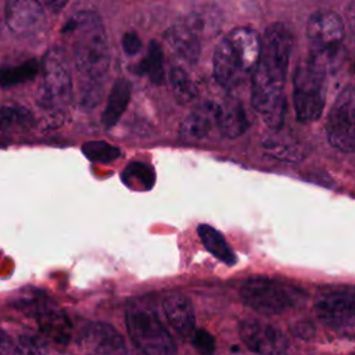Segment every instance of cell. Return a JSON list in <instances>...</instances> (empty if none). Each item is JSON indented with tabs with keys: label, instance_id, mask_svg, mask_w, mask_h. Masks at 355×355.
Here are the masks:
<instances>
[{
	"label": "cell",
	"instance_id": "cb8c5ba5",
	"mask_svg": "<svg viewBox=\"0 0 355 355\" xmlns=\"http://www.w3.org/2000/svg\"><path fill=\"white\" fill-rule=\"evenodd\" d=\"M83 154L93 162L108 164L119 158L121 150L107 141H87L82 147Z\"/></svg>",
	"mask_w": 355,
	"mask_h": 355
},
{
	"label": "cell",
	"instance_id": "7c38bea8",
	"mask_svg": "<svg viewBox=\"0 0 355 355\" xmlns=\"http://www.w3.org/2000/svg\"><path fill=\"white\" fill-rule=\"evenodd\" d=\"M4 12L7 26L18 36L35 35L46 22L43 6L37 0H7Z\"/></svg>",
	"mask_w": 355,
	"mask_h": 355
},
{
	"label": "cell",
	"instance_id": "603a6c76",
	"mask_svg": "<svg viewBox=\"0 0 355 355\" xmlns=\"http://www.w3.org/2000/svg\"><path fill=\"white\" fill-rule=\"evenodd\" d=\"M169 82L172 92L175 97L182 103V104H189L197 97V87L189 73L180 68V67H173L169 71Z\"/></svg>",
	"mask_w": 355,
	"mask_h": 355
},
{
	"label": "cell",
	"instance_id": "7402d4cb",
	"mask_svg": "<svg viewBox=\"0 0 355 355\" xmlns=\"http://www.w3.org/2000/svg\"><path fill=\"white\" fill-rule=\"evenodd\" d=\"M137 72L147 75L154 85H161L164 82V55L155 40L150 43L147 54L137 67Z\"/></svg>",
	"mask_w": 355,
	"mask_h": 355
},
{
	"label": "cell",
	"instance_id": "d4e9b609",
	"mask_svg": "<svg viewBox=\"0 0 355 355\" xmlns=\"http://www.w3.org/2000/svg\"><path fill=\"white\" fill-rule=\"evenodd\" d=\"M32 123L29 111L21 107H0V126L1 128H21Z\"/></svg>",
	"mask_w": 355,
	"mask_h": 355
},
{
	"label": "cell",
	"instance_id": "4dcf8cb0",
	"mask_svg": "<svg viewBox=\"0 0 355 355\" xmlns=\"http://www.w3.org/2000/svg\"><path fill=\"white\" fill-rule=\"evenodd\" d=\"M354 60H355V42H354Z\"/></svg>",
	"mask_w": 355,
	"mask_h": 355
},
{
	"label": "cell",
	"instance_id": "7a4b0ae2",
	"mask_svg": "<svg viewBox=\"0 0 355 355\" xmlns=\"http://www.w3.org/2000/svg\"><path fill=\"white\" fill-rule=\"evenodd\" d=\"M262 39L248 26H237L220 39L214 53V76L225 89L240 86L252 76Z\"/></svg>",
	"mask_w": 355,
	"mask_h": 355
},
{
	"label": "cell",
	"instance_id": "277c9868",
	"mask_svg": "<svg viewBox=\"0 0 355 355\" xmlns=\"http://www.w3.org/2000/svg\"><path fill=\"white\" fill-rule=\"evenodd\" d=\"M327 67L311 55L298 64L294 73L293 100L297 119L301 122L316 121L326 103Z\"/></svg>",
	"mask_w": 355,
	"mask_h": 355
},
{
	"label": "cell",
	"instance_id": "3957f363",
	"mask_svg": "<svg viewBox=\"0 0 355 355\" xmlns=\"http://www.w3.org/2000/svg\"><path fill=\"white\" fill-rule=\"evenodd\" d=\"M64 32L72 37L73 60L82 79L100 82L110 65V47L98 15L90 11L78 12Z\"/></svg>",
	"mask_w": 355,
	"mask_h": 355
},
{
	"label": "cell",
	"instance_id": "4fadbf2b",
	"mask_svg": "<svg viewBox=\"0 0 355 355\" xmlns=\"http://www.w3.org/2000/svg\"><path fill=\"white\" fill-rule=\"evenodd\" d=\"M82 347L94 354H125L128 352L122 336L110 324L94 322L87 324L80 334Z\"/></svg>",
	"mask_w": 355,
	"mask_h": 355
},
{
	"label": "cell",
	"instance_id": "6da1fadb",
	"mask_svg": "<svg viewBox=\"0 0 355 355\" xmlns=\"http://www.w3.org/2000/svg\"><path fill=\"white\" fill-rule=\"evenodd\" d=\"M294 46L291 31L280 22L266 28L252 73L251 100L268 128L277 130L284 119V83Z\"/></svg>",
	"mask_w": 355,
	"mask_h": 355
},
{
	"label": "cell",
	"instance_id": "52a82bcc",
	"mask_svg": "<svg viewBox=\"0 0 355 355\" xmlns=\"http://www.w3.org/2000/svg\"><path fill=\"white\" fill-rule=\"evenodd\" d=\"M306 37L311 44V55L320 60L329 68L340 54L344 39V22L337 12L316 11L308 19Z\"/></svg>",
	"mask_w": 355,
	"mask_h": 355
},
{
	"label": "cell",
	"instance_id": "4316f807",
	"mask_svg": "<svg viewBox=\"0 0 355 355\" xmlns=\"http://www.w3.org/2000/svg\"><path fill=\"white\" fill-rule=\"evenodd\" d=\"M122 47L128 55H136L141 49V40L135 32H128L123 35Z\"/></svg>",
	"mask_w": 355,
	"mask_h": 355
},
{
	"label": "cell",
	"instance_id": "5bb4252c",
	"mask_svg": "<svg viewBox=\"0 0 355 355\" xmlns=\"http://www.w3.org/2000/svg\"><path fill=\"white\" fill-rule=\"evenodd\" d=\"M162 308L166 319L179 334L189 337L194 333L196 315H194L193 304L186 295L180 293L169 294L164 300Z\"/></svg>",
	"mask_w": 355,
	"mask_h": 355
},
{
	"label": "cell",
	"instance_id": "30bf717a",
	"mask_svg": "<svg viewBox=\"0 0 355 355\" xmlns=\"http://www.w3.org/2000/svg\"><path fill=\"white\" fill-rule=\"evenodd\" d=\"M318 318L336 333L355 337V293H329L316 301Z\"/></svg>",
	"mask_w": 355,
	"mask_h": 355
},
{
	"label": "cell",
	"instance_id": "44dd1931",
	"mask_svg": "<svg viewBox=\"0 0 355 355\" xmlns=\"http://www.w3.org/2000/svg\"><path fill=\"white\" fill-rule=\"evenodd\" d=\"M122 182L133 190H150L155 182V173L153 166L133 161L130 162L121 175Z\"/></svg>",
	"mask_w": 355,
	"mask_h": 355
},
{
	"label": "cell",
	"instance_id": "ffe728a7",
	"mask_svg": "<svg viewBox=\"0 0 355 355\" xmlns=\"http://www.w3.org/2000/svg\"><path fill=\"white\" fill-rule=\"evenodd\" d=\"M39 62L28 58L14 64H4L0 68V86L11 87L33 79L39 72Z\"/></svg>",
	"mask_w": 355,
	"mask_h": 355
},
{
	"label": "cell",
	"instance_id": "5b68a950",
	"mask_svg": "<svg viewBox=\"0 0 355 355\" xmlns=\"http://www.w3.org/2000/svg\"><path fill=\"white\" fill-rule=\"evenodd\" d=\"M128 333L143 352L150 355H171L176 352L175 343L153 308L132 304L126 311Z\"/></svg>",
	"mask_w": 355,
	"mask_h": 355
},
{
	"label": "cell",
	"instance_id": "2e32d148",
	"mask_svg": "<svg viewBox=\"0 0 355 355\" xmlns=\"http://www.w3.org/2000/svg\"><path fill=\"white\" fill-rule=\"evenodd\" d=\"M248 126L243 104L234 97H226L216 108V128L229 139L239 137Z\"/></svg>",
	"mask_w": 355,
	"mask_h": 355
},
{
	"label": "cell",
	"instance_id": "9c48e42d",
	"mask_svg": "<svg viewBox=\"0 0 355 355\" xmlns=\"http://www.w3.org/2000/svg\"><path fill=\"white\" fill-rule=\"evenodd\" d=\"M329 143L344 153H355V87L347 86L334 100L326 122Z\"/></svg>",
	"mask_w": 355,
	"mask_h": 355
},
{
	"label": "cell",
	"instance_id": "ac0fdd59",
	"mask_svg": "<svg viewBox=\"0 0 355 355\" xmlns=\"http://www.w3.org/2000/svg\"><path fill=\"white\" fill-rule=\"evenodd\" d=\"M129 100H130V83L126 79L121 78L114 83L107 100L105 110L101 115V122L105 128H112L119 122L121 116L123 115L129 104Z\"/></svg>",
	"mask_w": 355,
	"mask_h": 355
},
{
	"label": "cell",
	"instance_id": "8fae6325",
	"mask_svg": "<svg viewBox=\"0 0 355 355\" xmlns=\"http://www.w3.org/2000/svg\"><path fill=\"white\" fill-rule=\"evenodd\" d=\"M240 338L245 347L257 354H282L287 351L288 341L286 336L275 326L248 319L243 320L239 327Z\"/></svg>",
	"mask_w": 355,
	"mask_h": 355
},
{
	"label": "cell",
	"instance_id": "f546056e",
	"mask_svg": "<svg viewBox=\"0 0 355 355\" xmlns=\"http://www.w3.org/2000/svg\"><path fill=\"white\" fill-rule=\"evenodd\" d=\"M10 347V338L6 333L0 331V352H6Z\"/></svg>",
	"mask_w": 355,
	"mask_h": 355
},
{
	"label": "cell",
	"instance_id": "ba28073f",
	"mask_svg": "<svg viewBox=\"0 0 355 355\" xmlns=\"http://www.w3.org/2000/svg\"><path fill=\"white\" fill-rule=\"evenodd\" d=\"M43 94L42 100L50 110H58L69 104L72 98V76L64 51L49 50L42 61Z\"/></svg>",
	"mask_w": 355,
	"mask_h": 355
},
{
	"label": "cell",
	"instance_id": "9a60e30c",
	"mask_svg": "<svg viewBox=\"0 0 355 355\" xmlns=\"http://www.w3.org/2000/svg\"><path fill=\"white\" fill-rule=\"evenodd\" d=\"M165 42L169 49L187 64H196L200 53L201 44L200 39L190 25H173L165 33Z\"/></svg>",
	"mask_w": 355,
	"mask_h": 355
},
{
	"label": "cell",
	"instance_id": "8992f818",
	"mask_svg": "<svg viewBox=\"0 0 355 355\" xmlns=\"http://www.w3.org/2000/svg\"><path fill=\"white\" fill-rule=\"evenodd\" d=\"M243 302L263 313L277 315L300 302V291L273 279L254 277L241 287Z\"/></svg>",
	"mask_w": 355,
	"mask_h": 355
},
{
	"label": "cell",
	"instance_id": "484cf974",
	"mask_svg": "<svg viewBox=\"0 0 355 355\" xmlns=\"http://www.w3.org/2000/svg\"><path fill=\"white\" fill-rule=\"evenodd\" d=\"M47 351L49 349L46 344L35 336H22L19 338L18 348H17V352H21V354H43Z\"/></svg>",
	"mask_w": 355,
	"mask_h": 355
},
{
	"label": "cell",
	"instance_id": "83f0119b",
	"mask_svg": "<svg viewBox=\"0 0 355 355\" xmlns=\"http://www.w3.org/2000/svg\"><path fill=\"white\" fill-rule=\"evenodd\" d=\"M193 343L194 345L204 352H211L214 349V338L209 333L204 330H198L193 333Z\"/></svg>",
	"mask_w": 355,
	"mask_h": 355
},
{
	"label": "cell",
	"instance_id": "d6986e66",
	"mask_svg": "<svg viewBox=\"0 0 355 355\" xmlns=\"http://www.w3.org/2000/svg\"><path fill=\"white\" fill-rule=\"evenodd\" d=\"M197 232H198V236H200L204 247L214 257H216L219 261L225 262L226 265L236 263V254L233 252V250L230 248V245L227 244V241L225 240L222 233H219L215 227L205 225V223L200 225Z\"/></svg>",
	"mask_w": 355,
	"mask_h": 355
},
{
	"label": "cell",
	"instance_id": "f1b7e54d",
	"mask_svg": "<svg viewBox=\"0 0 355 355\" xmlns=\"http://www.w3.org/2000/svg\"><path fill=\"white\" fill-rule=\"evenodd\" d=\"M53 11H60L61 8H64V6L67 4L68 0H43Z\"/></svg>",
	"mask_w": 355,
	"mask_h": 355
},
{
	"label": "cell",
	"instance_id": "e0dca14e",
	"mask_svg": "<svg viewBox=\"0 0 355 355\" xmlns=\"http://www.w3.org/2000/svg\"><path fill=\"white\" fill-rule=\"evenodd\" d=\"M218 104L205 101L190 112L180 125V135L187 140H201L216 126Z\"/></svg>",
	"mask_w": 355,
	"mask_h": 355
}]
</instances>
